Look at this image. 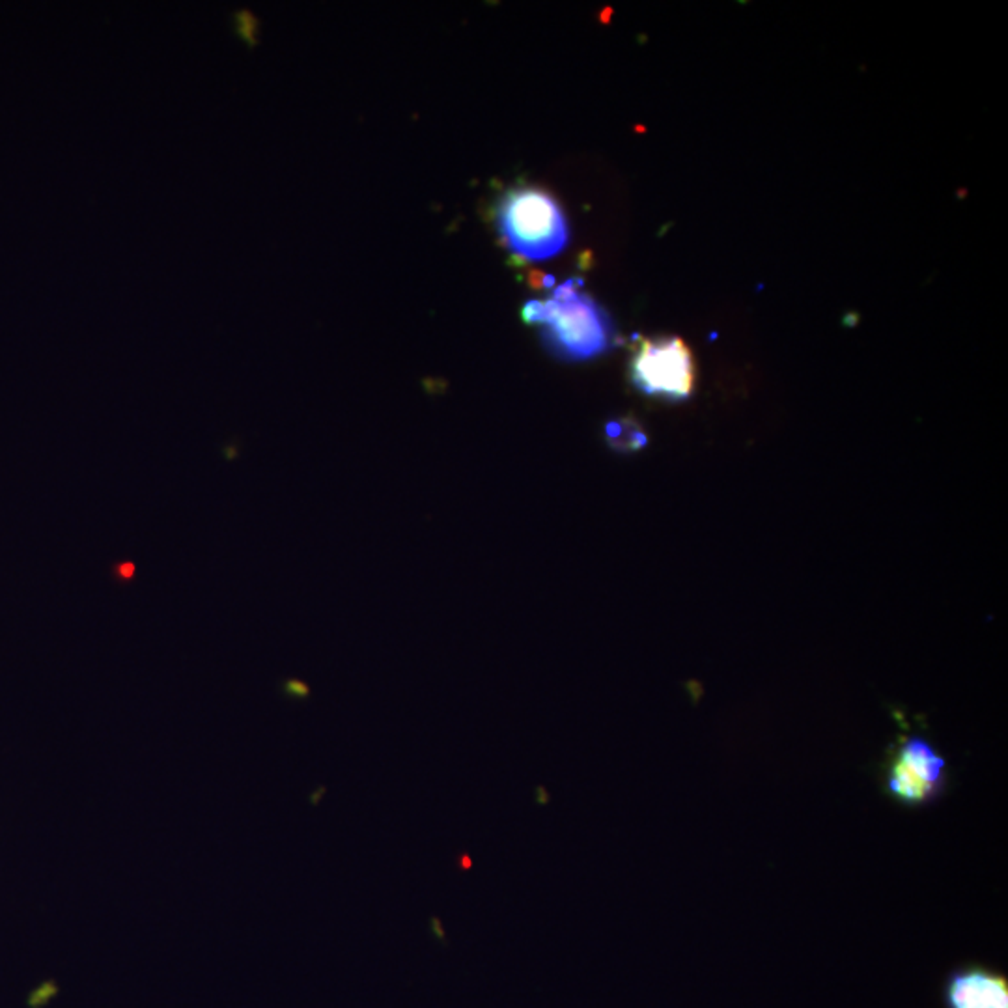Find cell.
Instances as JSON below:
<instances>
[{
  "instance_id": "cell-1",
  "label": "cell",
  "mask_w": 1008,
  "mask_h": 1008,
  "mask_svg": "<svg viewBox=\"0 0 1008 1008\" xmlns=\"http://www.w3.org/2000/svg\"><path fill=\"white\" fill-rule=\"evenodd\" d=\"M570 278L547 299H531L521 308L525 324L542 327L546 349L566 362H581L608 353L618 344L611 316Z\"/></svg>"
},
{
  "instance_id": "cell-2",
  "label": "cell",
  "mask_w": 1008,
  "mask_h": 1008,
  "mask_svg": "<svg viewBox=\"0 0 1008 1008\" xmlns=\"http://www.w3.org/2000/svg\"><path fill=\"white\" fill-rule=\"evenodd\" d=\"M495 219L504 247L523 262L549 260L568 245L566 217L558 202L538 187L506 191Z\"/></svg>"
},
{
  "instance_id": "cell-3",
  "label": "cell",
  "mask_w": 1008,
  "mask_h": 1008,
  "mask_svg": "<svg viewBox=\"0 0 1008 1008\" xmlns=\"http://www.w3.org/2000/svg\"><path fill=\"white\" fill-rule=\"evenodd\" d=\"M629 378L647 396L685 400L697 379L693 353L678 337L640 338L629 360Z\"/></svg>"
},
{
  "instance_id": "cell-4",
  "label": "cell",
  "mask_w": 1008,
  "mask_h": 1008,
  "mask_svg": "<svg viewBox=\"0 0 1008 1008\" xmlns=\"http://www.w3.org/2000/svg\"><path fill=\"white\" fill-rule=\"evenodd\" d=\"M885 783L897 801L926 805L943 790L945 760L924 738H906L889 764Z\"/></svg>"
},
{
  "instance_id": "cell-5",
  "label": "cell",
  "mask_w": 1008,
  "mask_h": 1008,
  "mask_svg": "<svg viewBox=\"0 0 1008 1008\" xmlns=\"http://www.w3.org/2000/svg\"><path fill=\"white\" fill-rule=\"evenodd\" d=\"M947 1008H1008V982L986 967L954 972L945 986Z\"/></svg>"
},
{
  "instance_id": "cell-6",
  "label": "cell",
  "mask_w": 1008,
  "mask_h": 1008,
  "mask_svg": "<svg viewBox=\"0 0 1008 1008\" xmlns=\"http://www.w3.org/2000/svg\"><path fill=\"white\" fill-rule=\"evenodd\" d=\"M605 441L618 454H633L647 447L649 435L633 417H618L605 424Z\"/></svg>"
},
{
  "instance_id": "cell-7",
  "label": "cell",
  "mask_w": 1008,
  "mask_h": 1008,
  "mask_svg": "<svg viewBox=\"0 0 1008 1008\" xmlns=\"http://www.w3.org/2000/svg\"><path fill=\"white\" fill-rule=\"evenodd\" d=\"M232 21H234V32L241 39V42H244L249 49L258 47V44H260V37H258L260 19L249 8H241V10L232 12Z\"/></svg>"
},
{
  "instance_id": "cell-8",
  "label": "cell",
  "mask_w": 1008,
  "mask_h": 1008,
  "mask_svg": "<svg viewBox=\"0 0 1008 1008\" xmlns=\"http://www.w3.org/2000/svg\"><path fill=\"white\" fill-rule=\"evenodd\" d=\"M116 572H118V576L122 577V579H130V577L133 576L135 568H133V564H131V562H124L122 566H118V568H116Z\"/></svg>"
},
{
  "instance_id": "cell-9",
  "label": "cell",
  "mask_w": 1008,
  "mask_h": 1008,
  "mask_svg": "<svg viewBox=\"0 0 1008 1008\" xmlns=\"http://www.w3.org/2000/svg\"><path fill=\"white\" fill-rule=\"evenodd\" d=\"M536 799H538L540 805H544V803L549 801V795L544 792V788H538V790H536Z\"/></svg>"
},
{
  "instance_id": "cell-10",
  "label": "cell",
  "mask_w": 1008,
  "mask_h": 1008,
  "mask_svg": "<svg viewBox=\"0 0 1008 1008\" xmlns=\"http://www.w3.org/2000/svg\"><path fill=\"white\" fill-rule=\"evenodd\" d=\"M431 922H433V929H435V932H437V936H439V940L442 941V938H445V934H442V930H441V922H439V920H437L435 917L431 919Z\"/></svg>"
},
{
  "instance_id": "cell-11",
  "label": "cell",
  "mask_w": 1008,
  "mask_h": 1008,
  "mask_svg": "<svg viewBox=\"0 0 1008 1008\" xmlns=\"http://www.w3.org/2000/svg\"><path fill=\"white\" fill-rule=\"evenodd\" d=\"M471 867V859L467 856H463V868H469Z\"/></svg>"
}]
</instances>
